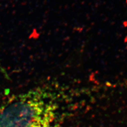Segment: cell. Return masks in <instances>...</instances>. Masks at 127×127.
<instances>
[{
  "instance_id": "cell-1",
  "label": "cell",
  "mask_w": 127,
  "mask_h": 127,
  "mask_svg": "<svg viewBox=\"0 0 127 127\" xmlns=\"http://www.w3.org/2000/svg\"><path fill=\"white\" fill-rule=\"evenodd\" d=\"M59 109L49 89H31L0 105V127H58Z\"/></svg>"
}]
</instances>
